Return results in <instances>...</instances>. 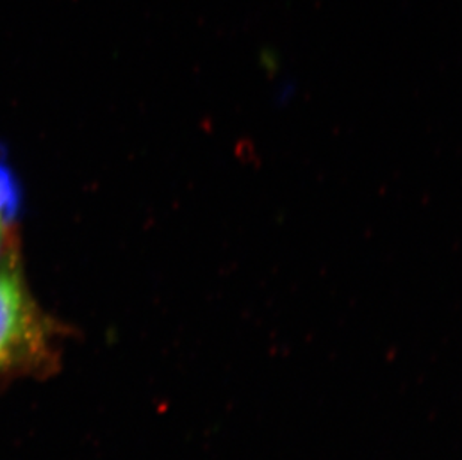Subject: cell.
I'll return each instance as SVG.
<instances>
[{
  "label": "cell",
  "instance_id": "cell-1",
  "mask_svg": "<svg viewBox=\"0 0 462 460\" xmlns=\"http://www.w3.org/2000/svg\"><path fill=\"white\" fill-rule=\"evenodd\" d=\"M52 334L18 266L0 262V375L41 368L51 354Z\"/></svg>",
  "mask_w": 462,
  "mask_h": 460
},
{
  "label": "cell",
  "instance_id": "cell-2",
  "mask_svg": "<svg viewBox=\"0 0 462 460\" xmlns=\"http://www.w3.org/2000/svg\"><path fill=\"white\" fill-rule=\"evenodd\" d=\"M18 209L17 181L13 179L11 170L0 161V227L6 229L15 217Z\"/></svg>",
  "mask_w": 462,
  "mask_h": 460
},
{
  "label": "cell",
  "instance_id": "cell-3",
  "mask_svg": "<svg viewBox=\"0 0 462 460\" xmlns=\"http://www.w3.org/2000/svg\"><path fill=\"white\" fill-rule=\"evenodd\" d=\"M4 227H0V244H2V238H4Z\"/></svg>",
  "mask_w": 462,
  "mask_h": 460
}]
</instances>
